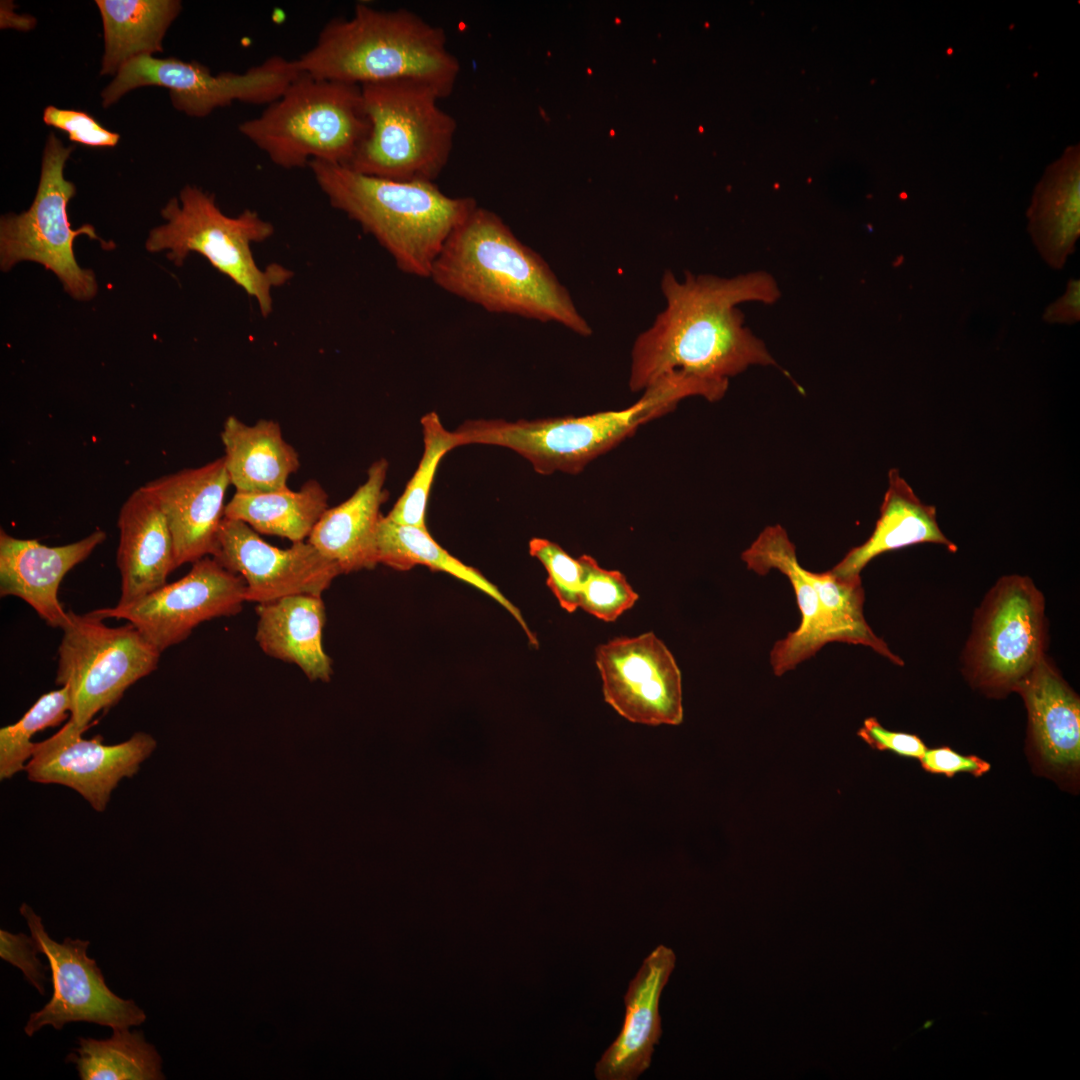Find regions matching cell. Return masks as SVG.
Segmentation results:
<instances>
[{"mask_svg": "<svg viewBox=\"0 0 1080 1080\" xmlns=\"http://www.w3.org/2000/svg\"><path fill=\"white\" fill-rule=\"evenodd\" d=\"M73 149L64 146L54 133L48 136L39 185L30 208L1 217L0 266L8 271L22 261L39 263L58 277L69 295L83 301L95 296L97 282L92 270L78 265L74 240L85 234L100 241L105 249L114 248L115 244L103 241L92 225L71 228L67 206L76 194V187L64 178V167Z\"/></svg>", "mask_w": 1080, "mask_h": 1080, "instance_id": "cell-9", "label": "cell"}, {"mask_svg": "<svg viewBox=\"0 0 1080 1080\" xmlns=\"http://www.w3.org/2000/svg\"><path fill=\"white\" fill-rule=\"evenodd\" d=\"M105 539L106 533L96 530L79 541L50 547L37 540L15 538L1 528V597L21 598L46 624L62 629L69 614L58 598L61 581Z\"/></svg>", "mask_w": 1080, "mask_h": 1080, "instance_id": "cell-19", "label": "cell"}, {"mask_svg": "<svg viewBox=\"0 0 1080 1080\" xmlns=\"http://www.w3.org/2000/svg\"><path fill=\"white\" fill-rule=\"evenodd\" d=\"M1043 321L1048 324L1073 325L1080 320V281L1071 278L1062 296L1044 310Z\"/></svg>", "mask_w": 1080, "mask_h": 1080, "instance_id": "cell-42", "label": "cell"}, {"mask_svg": "<svg viewBox=\"0 0 1080 1080\" xmlns=\"http://www.w3.org/2000/svg\"><path fill=\"white\" fill-rule=\"evenodd\" d=\"M728 385L673 371L644 389L633 405L620 410L513 422L470 420L455 432L460 446L485 444L511 449L539 474H577L641 425L672 411L682 399L702 396L717 401L725 395Z\"/></svg>", "mask_w": 1080, "mask_h": 1080, "instance_id": "cell-4", "label": "cell"}, {"mask_svg": "<svg viewBox=\"0 0 1080 1080\" xmlns=\"http://www.w3.org/2000/svg\"><path fill=\"white\" fill-rule=\"evenodd\" d=\"M807 576L819 597L829 643L866 646L895 665H903V660L874 633L864 617L865 593L860 576L840 578L830 570H807Z\"/></svg>", "mask_w": 1080, "mask_h": 1080, "instance_id": "cell-33", "label": "cell"}, {"mask_svg": "<svg viewBox=\"0 0 1080 1080\" xmlns=\"http://www.w3.org/2000/svg\"><path fill=\"white\" fill-rule=\"evenodd\" d=\"M388 465L384 458L373 462L366 481L347 500L328 508L308 537L307 541L335 562L342 574L378 565L380 508L389 495L384 488Z\"/></svg>", "mask_w": 1080, "mask_h": 1080, "instance_id": "cell-24", "label": "cell"}, {"mask_svg": "<svg viewBox=\"0 0 1080 1080\" xmlns=\"http://www.w3.org/2000/svg\"><path fill=\"white\" fill-rule=\"evenodd\" d=\"M239 132L284 169L311 161L348 166L370 129L361 86L304 73Z\"/></svg>", "mask_w": 1080, "mask_h": 1080, "instance_id": "cell-6", "label": "cell"}, {"mask_svg": "<svg viewBox=\"0 0 1080 1080\" xmlns=\"http://www.w3.org/2000/svg\"><path fill=\"white\" fill-rule=\"evenodd\" d=\"M328 509V494L314 479L298 491L288 487L260 493L235 492L226 504L224 517L239 520L259 534L290 541H305Z\"/></svg>", "mask_w": 1080, "mask_h": 1080, "instance_id": "cell-31", "label": "cell"}, {"mask_svg": "<svg viewBox=\"0 0 1080 1080\" xmlns=\"http://www.w3.org/2000/svg\"><path fill=\"white\" fill-rule=\"evenodd\" d=\"M675 962L674 951L664 945L643 960L624 995L620 1033L596 1063V1079L635 1080L649 1068L654 1046L662 1036L660 997Z\"/></svg>", "mask_w": 1080, "mask_h": 1080, "instance_id": "cell-20", "label": "cell"}, {"mask_svg": "<svg viewBox=\"0 0 1080 1080\" xmlns=\"http://www.w3.org/2000/svg\"><path fill=\"white\" fill-rule=\"evenodd\" d=\"M295 60L300 72L314 78L358 86L414 81L441 98L453 92L461 69L441 27L408 9L365 3L356 4L350 17L328 21Z\"/></svg>", "mask_w": 1080, "mask_h": 1080, "instance_id": "cell-3", "label": "cell"}, {"mask_svg": "<svg viewBox=\"0 0 1080 1080\" xmlns=\"http://www.w3.org/2000/svg\"><path fill=\"white\" fill-rule=\"evenodd\" d=\"M308 166L330 205L370 234L399 270L420 278H429L450 234L478 205L434 182L384 179L316 160Z\"/></svg>", "mask_w": 1080, "mask_h": 1080, "instance_id": "cell-5", "label": "cell"}, {"mask_svg": "<svg viewBox=\"0 0 1080 1080\" xmlns=\"http://www.w3.org/2000/svg\"><path fill=\"white\" fill-rule=\"evenodd\" d=\"M71 691L67 685L39 697L16 723L0 729V779H10L25 770L32 756L33 735L60 725L71 713Z\"/></svg>", "mask_w": 1080, "mask_h": 1080, "instance_id": "cell-35", "label": "cell"}, {"mask_svg": "<svg viewBox=\"0 0 1080 1080\" xmlns=\"http://www.w3.org/2000/svg\"><path fill=\"white\" fill-rule=\"evenodd\" d=\"M922 543L942 545L952 553L957 551L956 544L941 531L935 507L924 504L899 471L891 469L872 534L863 544L850 549L830 571L840 578L857 577L875 557Z\"/></svg>", "mask_w": 1080, "mask_h": 1080, "instance_id": "cell-26", "label": "cell"}, {"mask_svg": "<svg viewBox=\"0 0 1080 1080\" xmlns=\"http://www.w3.org/2000/svg\"><path fill=\"white\" fill-rule=\"evenodd\" d=\"M220 436L226 469L236 492L260 493L286 488L289 476L300 467L298 452L284 439L276 421L261 419L248 425L230 415Z\"/></svg>", "mask_w": 1080, "mask_h": 1080, "instance_id": "cell-28", "label": "cell"}, {"mask_svg": "<svg viewBox=\"0 0 1080 1080\" xmlns=\"http://www.w3.org/2000/svg\"><path fill=\"white\" fill-rule=\"evenodd\" d=\"M244 602L243 578L207 556L173 583L135 601L93 611L103 619L127 620L162 653L202 622L238 614Z\"/></svg>", "mask_w": 1080, "mask_h": 1080, "instance_id": "cell-14", "label": "cell"}, {"mask_svg": "<svg viewBox=\"0 0 1080 1080\" xmlns=\"http://www.w3.org/2000/svg\"><path fill=\"white\" fill-rule=\"evenodd\" d=\"M85 731L69 719L48 739L34 742L25 771L30 781L75 790L102 812L118 783L138 772L157 742L148 733L136 732L124 742L106 745L100 735L83 738Z\"/></svg>", "mask_w": 1080, "mask_h": 1080, "instance_id": "cell-16", "label": "cell"}, {"mask_svg": "<svg viewBox=\"0 0 1080 1080\" xmlns=\"http://www.w3.org/2000/svg\"><path fill=\"white\" fill-rule=\"evenodd\" d=\"M1028 232L1041 258L1063 269L1080 235L1079 149L1069 148L1037 184L1027 211Z\"/></svg>", "mask_w": 1080, "mask_h": 1080, "instance_id": "cell-27", "label": "cell"}, {"mask_svg": "<svg viewBox=\"0 0 1080 1080\" xmlns=\"http://www.w3.org/2000/svg\"><path fill=\"white\" fill-rule=\"evenodd\" d=\"M117 525L120 539L116 563L121 575L118 604H126L165 585L176 564L166 517L144 485L123 503Z\"/></svg>", "mask_w": 1080, "mask_h": 1080, "instance_id": "cell-23", "label": "cell"}, {"mask_svg": "<svg viewBox=\"0 0 1080 1080\" xmlns=\"http://www.w3.org/2000/svg\"><path fill=\"white\" fill-rule=\"evenodd\" d=\"M595 661L604 699L619 715L651 726L682 723L681 672L653 632L601 644Z\"/></svg>", "mask_w": 1080, "mask_h": 1080, "instance_id": "cell-15", "label": "cell"}, {"mask_svg": "<svg viewBox=\"0 0 1080 1080\" xmlns=\"http://www.w3.org/2000/svg\"><path fill=\"white\" fill-rule=\"evenodd\" d=\"M68 614L56 684L70 688L69 719L87 730L96 714L117 704L131 685L157 668L161 652L131 623L109 627L94 611Z\"/></svg>", "mask_w": 1080, "mask_h": 1080, "instance_id": "cell-10", "label": "cell"}, {"mask_svg": "<svg viewBox=\"0 0 1080 1080\" xmlns=\"http://www.w3.org/2000/svg\"><path fill=\"white\" fill-rule=\"evenodd\" d=\"M747 569L758 575L770 570L781 572L789 580L801 615L796 630L776 641L770 652V664L776 676L793 670L828 644L826 625L818 594L797 558L796 548L779 524L766 527L741 555Z\"/></svg>", "mask_w": 1080, "mask_h": 1080, "instance_id": "cell-21", "label": "cell"}, {"mask_svg": "<svg viewBox=\"0 0 1080 1080\" xmlns=\"http://www.w3.org/2000/svg\"><path fill=\"white\" fill-rule=\"evenodd\" d=\"M582 583L579 608L605 622H613L631 609L639 596L617 570H606L588 555L579 557Z\"/></svg>", "mask_w": 1080, "mask_h": 1080, "instance_id": "cell-36", "label": "cell"}, {"mask_svg": "<svg viewBox=\"0 0 1080 1080\" xmlns=\"http://www.w3.org/2000/svg\"><path fill=\"white\" fill-rule=\"evenodd\" d=\"M1045 601L1025 576L1001 577L978 608L963 651L964 674L988 695L1016 691L1045 655Z\"/></svg>", "mask_w": 1080, "mask_h": 1080, "instance_id": "cell-11", "label": "cell"}, {"mask_svg": "<svg viewBox=\"0 0 1080 1080\" xmlns=\"http://www.w3.org/2000/svg\"><path fill=\"white\" fill-rule=\"evenodd\" d=\"M429 278L484 310L553 322L589 336L592 328L551 267L495 212L477 205L453 230Z\"/></svg>", "mask_w": 1080, "mask_h": 1080, "instance_id": "cell-2", "label": "cell"}, {"mask_svg": "<svg viewBox=\"0 0 1080 1080\" xmlns=\"http://www.w3.org/2000/svg\"><path fill=\"white\" fill-rule=\"evenodd\" d=\"M421 425L424 443L422 457L386 518L395 523L426 528V507L436 470L444 455L459 447V442L455 431H448L435 412L424 415Z\"/></svg>", "mask_w": 1080, "mask_h": 1080, "instance_id": "cell-34", "label": "cell"}, {"mask_svg": "<svg viewBox=\"0 0 1080 1080\" xmlns=\"http://www.w3.org/2000/svg\"><path fill=\"white\" fill-rule=\"evenodd\" d=\"M255 639L270 657L292 663L312 681H328L332 659L322 635L326 608L322 595L298 594L258 604Z\"/></svg>", "mask_w": 1080, "mask_h": 1080, "instance_id": "cell-25", "label": "cell"}, {"mask_svg": "<svg viewBox=\"0 0 1080 1080\" xmlns=\"http://www.w3.org/2000/svg\"><path fill=\"white\" fill-rule=\"evenodd\" d=\"M79 1047L66 1061L81 1080H161L162 1059L141 1031L114 1028L110 1038H78Z\"/></svg>", "mask_w": 1080, "mask_h": 1080, "instance_id": "cell-32", "label": "cell"}, {"mask_svg": "<svg viewBox=\"0 0 1080 1080\" xmlns=\"http://www.w3.org/2000/svg\"><path fill=\"white\" fill-rule=\"evenodd\" d=\"M105 51L100 75H116L133 58L162 52V41L179 15V0H96Z\"/></svg>", "mask_w": 1080, "mask_h": 1080, "instance_id": "cell-29", "label": "cell"}, {"mask_svg": "<svg viewBox=\"0 0 1080 1080\" xmlns=\"http://www.w3.org/2000/svg\"><path fill=\"white\" fill-rule=\"evenodd\" d=\"M370 129L346 167L395 181L434 182L446 167L457 130L430 86L389 81L361 86Z\"/></svg>", "mask_w": 1080, "mask_h": 1080, "instance_id": "cell-7", "label": "cell"}, {"mask_svg": "<svg viewBox=\"0 0 1080 1080\" xmlns=\"http://www.w3.org/2000/svg\"><path fill=\"white\" fill-rule=\"evenodd\" d=\"M245 582V600L258 604L298 594L322 595L341 573L308 541L281 549L239 520L223 519L212 556Z\"/></svg>", "mask_w": 1080, "mask_h": 1080, "instance_id": "cell-17", "label": "cell"}, {"mask_svg": "<svg viewBox=\"0 0 1080 1080\" xmlns=\"http://www.w3.org/2000/svg\"><path fill=\"white\" fill-rule=\"evenodd\" d=\"M924 770L952 777L958 773L981 776L990 770V764L974 756H964L949 747L927 749L920 759Z\"/></svg>", "mask_w": 1080, "mask_h": 1080, "instance_id": "cell-41", "label": "cell"}, {"mask_svg": "<svg viewBox=\"0 0 1080 1080\" xmlns=\"http://www.w3.org/2000/svg\"><path fill=\"white\" fill-rule=\"evenodd\" d=\"M43 121L46 125L66 132L72 142L89 147H114L120 139L118 133L107 130L83 111L50 105L43 111Z\"/></svg>", "mask_w": 1080, "mask_h": 1080, "instance_id": "cell-38", "label": "cell"}, {"mask_svg": "<svg viewBox=\"0 0 1080 1080\" xmlns=\"http://www.w3.org/2000/svg\"><path fill=\"white\" fill-rule=\"evenodd\" d=\"M26 919L38 951L44 954L52 974L53 994L44 1007L30 1014L24 1027L32 1036L42 1027L56 1030L70 1022H89L112 1029L139 1026L144 1011L133 1001L115 995L105 983L96 961L87 955L88 940L65 938L58 943L45 930L42 919L23 903L19 909Z\"/></svg>", "mask_w": 1080, "mask_h": 1080, "instance_id": "cell-13", "label": "cell"}, {"mask_svg": "<svg viewBox=\"0 0 1080 1080\" xmlns=\"http://www.w3.org/2000/svg\"><path fill=\"white\" fill-rule=\"evenodd\" d=\"M378 564L405 571L417 565L441 571L477 588L505 608L520 624L529 642L538 646L520 610L479 571L452 556L429 534L427 528L395 523L383 516L377 536Z\"/></svg>", "mask_w": 1080, "mask_h": 1080, "instance_id": "cell-30", "label": "cell"}, {"mask_svg": "<svg viewBox=\"0 0 1080 1080\" xmlns=\"http://www.w3.org/2000/svg\"><path fill=\"white\" fill-rule=\"evenodd\" d=\"M231 485L224 456L148 481L171 533L176 568L214 556Z\"/></svg>", "mask_w": 1080, "mask_h": 1080, "instance_id": "cell-18", "label": "cell"}, {"mask_svg": "<svg viewBox=\"0 0 1080 1080\" xmlns=\"http://www.w3.org/2000/svg\"><path fill=\"white\" fill-rule=\"evenodd\" d=\"M296 60L271 56L242 73L212 74L197 61L143 55L125 63L101 93L102 106L116 103L130 90L160 86L169 90L173 107L190 117H206L233 102L270 104L300 75Z\"/></svg>", "mask_w": 1080, "mask_h": 1080, "instance_id": "cell-12", "label": "cell"}, {"mask_svg": "<svg viewBox=\"0 0 1080 1080\" xmlns=\"http://www.w3.org/2000/svg\"><path fill=\"white\" fill-rule=\"evenodd\" d=\"M529 553L538 559L547 571V585L567 612L579 608L583 567L579 558L570 556L555 542L544 538L529 541Z\"/></svg>", "mask_w": 1080, "mask_h": 1080, "instance_id": "cell-37", "label": "cell"}, {"mask_svg": "<svg viewBox=\"0 0 1080 1080\" xmlns=\"http://www.w3.org/2000/svg\"><path fill=\"white\" fill-rule=\"evenodd\" d=\"M857 734L871 748L891 751L903 757L920 760L927 750L917 735L888 730L874 717L865 719Z\"/></svg>", "mask_w": 1080, "mask_h": 1080, "instance_id": "cell-40", "label": "cell"}, {"mask_svg": "<svg viewBox=\"0 0 1080 1080\" xmlns=\"http://www.w3.org/2000/svg\"><path fill=\"white\" fill-rule=\"evenodd\" d=\"M36 942L32 936L24 933L12 934L7 930H0V957L19 968L25 979L38 990L41 995L45 994L44 983L48 981L46 971L50 969L39 960Z\"/></svg>", "mask_w": 1080, "mask_h": 1080, "instance_id": "cell-39", "label": "cell"}, {"mask_svg": "<svg viewBox=\"0 0 1080 1080\" xmlns=\"http://www.w3.org/2000/svg\"><path fill=\"white\" fill-rule=\"evenodd\" d=\"M660 286L665 308L632 346L628 380L632 392L643 391L673 371L729 382L750 366L777 365L738 308L747 302L770 305L779 300V285L768 272L720 277L686 271L679 280L666 270Z\"/></svg>", "mask_w": 1080, "mask_h": 1080, "instance_id": "cell-1", "label": "cell"}, {"mask_svg": "<svg viewBox=\"0 0 1080 1080\" xmlns=\"http://www.w3.org/2000/svg\"><path fill=\"white\" fill-rule=\"evenodd\" d=\"M166 223L153 228L146 241L151 253L167 251L177 266L190 253L210 264L254 298L263 317L272 312V290L287 283L293 272L282 265L261 268L252 244L269 239L274 226L256 211L245 209L231 217L217 206L215 196L187 185L161 210Z\"/></svg>", "mask_w": 1080, "mask_h": 1080, "instance_id": "cell-8", "label": "cell"}, {"mask_svg": "<svg viewBox=\"0 0 1080 1080\" xmlns=\"http://www.w3.org/2000/svg\"><path fill=\"white\" fill-rule=\"evenodd\" d=\"M1025 703L1029 735L1044 767L1073 775L1080 763V700L1044 655L1017 687Z\"/></svg>", "mask_w": 1080, "mask_h": 1080, "instance_id": "cell-22", "label": "cell"}]
</instances>
